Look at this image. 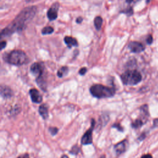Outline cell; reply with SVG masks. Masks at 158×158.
I'll return each instance as SVG.
<instances>
[{"label":"cell","instance_id":"21","mask_svg":"<svg viewBox=\"0 0 158 158\" xmlns=\"http://www.w3.org/2000/svg\"><path fill=\"white\" fill-rule=\"evenodd\" d=\"M87 71V69L86 67H83L81 69H80V70H79V73L81 75H83L86 73Z\"/></svg>","mask_w":158,"mask_h":158},{"label":"cell","instance_id":"7","mask_svg":"<svg viewBox=\"0 0 158 158\" xmlns=\"http://www.w3.org/2000/svg\"><path fill=\"white\" fill-rule=\"evenodd\" d=\"M128 48L131 52L134 53L141 52L144 50V46L141 43L137 41H131L128 44Z\"/></svg>","mask_w":158,"mask_h":158},{"label":"cell","instance_id":"23","mask_svg":"<svg viewBox=\"0 0 158 158\" xmlns=\"http://www.w3.org/2000/svg\"><path fill=\"white\" fill-rule=\"evenodd\" d=\"M112 127L114 128H117V129H118L119 131H123V128L120 126V125L119 123H115Z\"/></svg>","mask_w":158,"mask_h":158},{"label":"cell","instance_id":"5","mask_svg":"<svg viewBox=\"0 0 158 158\" xmlns=\"http://www.w3.org/2000/svg\"><path fill=\"white\" fill-rule=\"evenodd\" d=\"M95 121L94 119L91 120V127L89 130H88L83 135V136L81 138V143L82 144H91L93 142V138H92V131L93 130L94 127Z\"/></svg>","mask_w":158,"mask_h":158},{"label":"cell","instance_id":"16","mask_svg":"<svg viewBox=\"0 0 158 158\" xmlns=\"http://www.w3.org/2000/svg\"><path fill=\"white\" fill-rule=\"evenodd\" d=\"M143 121L142 118H138L135 120L133 123H132V127L135 128H138L141 127L143 125Z\"/></svg>","mask_w":158,"mask_h":158},{"label":"cell","instance_id":"19","mask_svg":"<svg viewBox=\"0 0 158 158\" xmlns=\"http://www.w3.org/2000/svg\"><path fill=\"white\" fill-rule=\"evenodd\" d=\"M49 131H50V133L52 135H56L58 131V129L56 127H50L49 128Z\"/></svg>","mask_w":158,"mask_h":158},{"label":"cell","instance_id":"25","mask_svg":"<svg viewBox=\"0 0 158 158\" xmlns=\"http://www.w3.org/2000/svg\"><path fill=\"white\" fill-rule=\"evenodd\" d=\"M17 158H30V157H29V156L28 154H25L19 156Z\"/></svg>","mask_w":158,"mask_h":158},{"label":"cell","instance_id":"15","mask_svg":"<svg viewBox=\"0 0 158 158\" xmlns=\"http://www.w3.org/2000/svg\"><path fill=\"white\" fill-rule=\"evenodd\" d=\"M69 72V69L67 66H63L57 71V76L59 77H63L67 75Z\"/></svg>","mask_w":158,"mask_h":158},{"label":"cell","instance_id":"32","mask_svg":"<svg viewBox=\"0 0 158 158\" xmlns=\"http://www.w3.org/2000/svg\"></svg>","mask_w":158,"mask_h":158},{"label":"cell","instance_id":"22","mask_svg":"<svg viewBox=\"0 0 158 158\" xmlns=\"http://www.w3.org/2000/svg\"><path fill=\"white\" fill-rule=\"evenodd\" d=\"M152 42V37L151 35H148L147 38H146V43L148 44H151Z\"/></svg>","mask_w":158,"mask_h":158},{"label":"cell","instance_id":"11","mask_svg":"<svg viewBox=\"0 0 158 158\" xmlns=\"http://www.w3.org/2000/svg\"><path fill=\"white\" fill-rule=\"evenodd\" d=\"M1 95L4 98H9L12 96L13 92L9 87L2 85L1 86Z\"/></svg>","mask_w":158,"mask_h":158},{"label":"cell","instance_id":"13","mask_svg":"<svg viewBox=\"0 0 158 158\" xmlns=\"http://www.w3.org/2000/svg\"><path fill=\"white\" fill-rule=\"evenodd\" d=\"M38 111H39V113H40V115L43 117V119H46L48 117V106L45 104H41L39 107Z\"/></svg>","mask_w":158,"mask_h":158},{"label":"cell","instance_id":"18","mask_svg":"<svg viewBox=\"0 0 158 158\" xmlns=\"http://www.w3.org/2000/svg\"><path fill=\"white\" fill-rule=\"evenodd\" d=\"M79 151H80V148L78 146H74L72 148V149L70 151V152L71 154H77L78 152H79Z\"/></svg>","mask_w":158,"mask_h":158},{"label":"cell","instance_id":"24","mask_svg":"<svg viewBox=\"0 0 158 158\" xmlns=\"http://www.w3.org/2000/svg\"><path fill=\"white\" fill-rule=\"evenodd\" d=\"M6 46V42L5 41H2L1 42V44H0V47H1V49L2 50V49H4Z\"/></svg>","mask_w":158,"mask_h":158},{"label":"cell","instance_id":"1","mask_svg":"<svg viewBox=\"0 0 158 158\" xmlns=\"http://www.w3.org/2000/svg\"><path fill=\"white\" fill-rule=\"evenodd\" d=\"M36 12V7H28L23 9L15 19L1 31V36H9L15 31H20L33 18Z\"/></svg>","mask_w":158,"mask_h":158},{"label":"cell","instance_id":"8","mask_svg":"<svg viewBox=\"0 0 158 158\" xmlns=\"http://www.w3.org/2000/svg\"><path fill=\"white\" fill-rule=\"evenodd\" d=\"M30 72L37 77L43 75V68L40 63H33L30 67Z\"/></svg>","mask_w":158,"mask_h":158},{"label":"cell","instance_id":"29","mask_svg":"<svg viewBox=\"0 0 158 158\" xmlns=\"http://www.w3.org/2000/svg\"><path fill=\"white\" fill-rule=\"evenodd\" d=\"M62 158H69V157H68V156H67L64 155V156H63L62 157Z\"/></svg>","mask_w":158,"mask_h":158},{"label":"cell","instance_id":"12","mask_svg":"<svg viewBox=\"0 0 158 158\" xmlns=\"http://www.w3.org/2000/svg\"><path fill=\"white\" fill-rule=\"evenodd\" d=\"M65 43L67 45L69 48H71L72 46H78V44L77 40L72 36H65L64 38Z\"/></svg>","mask_w":158,"mask_h":158},{"label":"cell","instance_id":"17","mask_svg":"<svg viewBox=\"0 0 158 158\" xmlns=\"http://www.w3.org/2000/svg\"><path fill=\"white\" fill-rule=\"evenodd\" d=\"M54 31V28L51 27H46L43 28L41 33L43 35L51 34Z\"/></svg>","mask_w":158,"mask_h":158},{"label":"cell","instance_id":"6","mask_svg":"<svg viewBox=\"0 0 158 158\" xmlns=\"http://www.w3.org/2000/svg\"><path fill=\"white\" fill-rule=\"evenodd\" d=\"M59 4L56 2L52 5V6L49 9L47 12V16L49 20H54L56 19L57 17V10L59 9Z\"/></svg>","mask_w":158,"mask_h":158},{"label":"cell","instance_id":"26","mask_svg":"<svg viewBox=\"0 0 158 158\" xmlns=\"http://www.w3.org/2000/svg\"><path fill=\"white\" fill-rule=\"evenodd\" d=\"M82 21H83V18L81 17H78V18L76 19V22H77V23H80L82 22Z\"/></svg>","mask_w":158,"mask_h":158},{"label":"cell","instance_id":"31","mask_svg":"<svg viewBox=\"0 0 158 158\" xmlns=\"http://www.w3.org/2000/svg\"><path fill=\"white\" fill-rule=\"evenodd\" d=\"M149 1H150V0H147V2H149Z\"/></svg>","mask_w":158,"mask_h":158},{"label":"cell","instance_id":"10","mask_svg":"<svg viewBox=\"0 0 158 158\" xmlns=\"http://www.w3.org/2000/svg\"><path fill=\"white\" fill-rule=\"evenodd\" d=\"M127 144H128V142L127 140H123V141L117 143V144H115L114 146V149H115L116 153L117 154H120L124 152L127 149Z\"/></svg>","mask_w":158,"mask_h":158},{"label":"cell","instance_id":"3","mask_svg":"<svg viewBox=\"0 0 158 158\" xmlns=\"http://www.w3.org/2000/svg\"><path fill=\"white\" fill-rule=\"evenodd\" d=\"M28 60L26 54L21 50H14L6 57V61L14 65H22L26 64Z\"/></svg>","mask_w":158,"mask_h":158},{"label":"cell","instance_id":"27","mask_svg":"<svg viewBox=\"0 0 158 158\" xmlns=\"http://www.w3.org/2000/svg\"><path fill=\"white\" fill-rule=\"evenodd\" d=\"M141 158H152V157L151 154H145Z\"/></svg>","mask_w":158,"mask_h":158},{"label":"cell","instance_id":"30","mask_svg":"<svg viewBox=\"0 0 158 158\" xmlns=\"http://www.w3.org/2000/svg\"><path fill=\"white\" fill-rule=\"evenodd\" d=\"M100 158H106V157H105V156H104V155H102Z\"/></svg>","mask_w":158,"mask_h":158},{"label":"cell","instance_id":"14","mask_svg":"<svg viewBox=\"0 0 158 158\" xmlns=\"http://www.w3.org/2000/svg\"><path fill=\"white\" fill-rule=\"evenodd\" d=\"M94 24L96 28V30H99L101 28L102 24V19L100 16H97L95 17L94 20Z\"/></svg>","mask_w":158,"mask_h":158},{"label":"cell","instance_id":"4","mask_svg":"<svg viewBox=\"0 0 158 158\" xmlns=\"http://www.w3.org/2000/svg\"><path fill=\"white\" fill-rule=\"evenodd\" d=\"M141 73L135 70H127L121 75L122 83L126 85H135L141 81Z\"/></svg>","mask_w":158,"mask_h":158},{"label":"cell","instance_id":"9","mask_svg":"<svg viewBox=\"0 0 158 158\" xmlns=\"http://www.w3.org/2000/svg\"><path fill=\"white\" fill-rule=\"evenodd\" d=\"M29 94L30 95V98L31 101L35 103H40L41 102L43 98L39 91L35 88L31 89L29 91Z\"/></svg>","mask_w":158,"mask_h":158},{"label":"cell","instance_id":"20","mask_svg":"<svg viewBox=\"0 0 158 158\" xmlns=\"http://www.w3.org/2000/svg\"><path fill=\"white\" fill-rule=\"evenodd\" d=\"M123 13H125V14H127L128 15H130L133 14V10H132L131 8H129V9H127L126 10L123 11Z\"/></svg>","mask_w":158,"mask_h":158},{"label":"cell","instance_id":"28","mask_svg":"<svg viewBox=\"0 0 158 158\" xmlns=\"http://www.w3.org/2000/svg\"><path fill=\"white\" fill-rule=\"evenodd\" d=\"M138 1H139V0H126V2L127 3H131L133 2H136Z\"/></svg>","mask_w":158,"mask_h":158},{"label":"cell","instance_id":"2","mask_svg":"<svg viewBox=\"0 0 158 158\" xmlns=\"http://www.w3.org/2000/svg\"><path fill=\"white\" fill-rule=\"evenodd\" d=\"M91 94L97 98H110L115 94L114 88L108 87L100 84H95L91 86L89 89Z\"/></svg>","mask_w":158,"mask_h":158}]
</instances>
